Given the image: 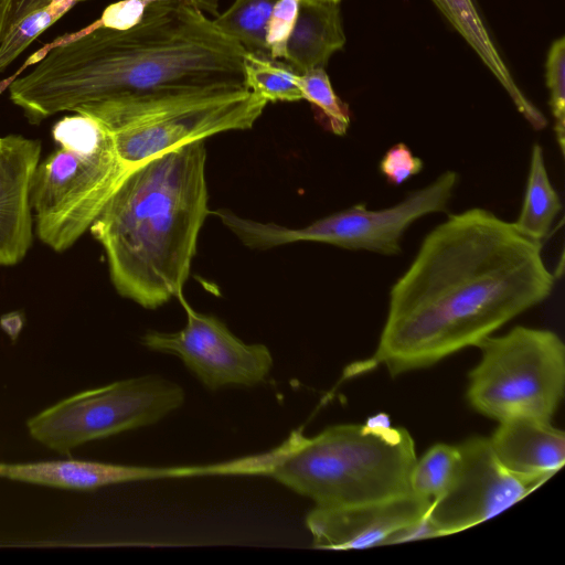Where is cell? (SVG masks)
Here are the masks:
<instances>
[{"label":"cell","mask_w":565,"mask_h":565,"mask_svg":"<svg viewBox=\"0 0 565 565\" xmlns=\"http://www.w3.org/2000/svg\"><path fill=\"white\" fill-rule=\"evenodd\" d=\"M554 282L542 245L513 223L481 207L451 214L425 236L392 286L371 364L398 375L477 347L544 301Z\"/></svg>","instance_id":"obj_1"},{"label":"cell","mask_w":565,"mask_h":565,"mask_svg":"<svg viewBox=\"0 0 565 565\" xmlns=\"http://www.w3.org/2000/svg\"><path fill=\"white\" fill-rule=\"evenodd\" d=\"M246 50L190 0L149 3L127 30L97 23L51 47L9 86L10 100L40 124L61 111L169 93L249 89Z\"/></svg>","instance_id":"obj_2"},{"label":"cell","mask_w":565,"mask_h":565,"mask_svg":"<svg viewBox=\"0 0 565 565\" xmlns=\"http://www.w3.org/2000/svg\"><path fill=\"white\" fill-rule=\"evenodd\" d=\"M204 140L130 168L89 231L116 291L145 309L182 295L210 213Z\"/></svg>","instance_id":"obj_3"},{"label":"cell","mask_w":565,"mask_h":565,"mask_svg":"<svg viewBox=\"0 0 565 565\" xmlns=\"http://www.w3.org/2000/svg\"><path fill=\"white\" fill-rule=\"evenodd\" d=\"M416 459L409 433L376 417L330 426L313 437L294 430L274 448L267 476L317 507H345L411 492Z\"/></svg>","instance_id":"obj_4"},{"label":"cell","mask_w":565,"mask_h":565,"mask_svg":"<svg viewBox=\"0 0 565 565\" xmlns=\"http://www.w3.org/2000/svg\"><path fill=\"white\" fill-rule=\"evenodd\" d=\"M52 136L57 147L34 171L31 205L38 238L63 253L89 231L129 169L93 117H64Z\"/></svg>","instance_id":"obj_5"},{"label":"cell","mask_w":565,"mask_h":565,"mask_svg":"<svg viewBox=\"0 0 565 565\" xmlns=\"http://www.w3.org/2000/svg\"><path fill=\"white\" fill-rule=\"evenodd\" d=\"M267 102L250 89L169 93L89 105L128 169L173 148L220 132L250 129Z\"/></svg>","instance_id":"obj_6"},{"label":"cell","mask_w":565,"mask_h":565,"mask_svg":"<svg viewBox=\"0 0 565 565\" xmlns=\"http://www.w3.org/2000/svg\"><path fill=\"white\" fill-rule=\"evenodd\" d=\"M479 364L469 374L467 398L498 422L532 417L551 422L565 388V347L553 331L518 326L477 345Z\"/></svg>","instance_id":"obj_7"},{"label":"cell","mask_w":565,"mask_h":565,"mask_svg":"<svg viewBox=\"0 0 565 565\" xmlns=\"http://www.w3.org/2000/svg\"><path fill=\"white\" fill-rule=\"evenodd\" d=\"M457 180L455 171H446L394 206L375 211L359 203L301 227L242 217L227 209L216 210L213 214L245 246L254 249L315 242L395 255L401 252V238L413 222L429 213L446 210Z\"/></svg>","instance_id":"obj_8"},{"label":"cell","mask_w":565,"mask_h":565,"mask_svg":"<svg viewBox=\"0 0 565 565\" xmlns=\"http://www.w3.org/2000/svg\"><path fill=\"white\" fill-rule=\"evenodd\" d=\"M183 388L162 376L145 375L85 390L26 420L29 435L58 452L159 422L184 402Z\"/></svg>","instance_id":"obj_9"},{"label":"cell","mask_w":565,"mask_h":565,"mask_svg":"<svg viewBox=\"0 0 565 565\" xmlns=\"http://www.w3.org/2000/svg\"><path fill=\"white\" fill-rule=\"evenodd\" d=\"M186 321L175 332L149 330L141 344L160 353L172 354L210 390L228 385L253 386L263 382L273 367L269 349L262 343H245L220 319L194 310L178 297Z\"/></svg>","instance_id":"obj_10"},{"label":"cell","mask_w":565,"mask_h":565,"mask_svg":"<svg viewBox=\"0 0 565 565\" xmlns=\"http://www.w3.org/2000/svg\"><path fill=\"white\" fill-rule=\"evenodd\" d=\"M457 447L455 475L427 513L440 536L484 522L540 487L508 471L497 459L489 438L472 437Z\"/></svg>","instance_id":"obj_11"},{"label":"cell","mask_w":565,"mask_h":565,"mask_svg":"<svg viewBox=\"0 0 565 565\" xmlns=\"http://www.w3.org/2000/svg\"><path fill=\"white\" fill-rule=\"evenodd\" d=\"M431 502L408 492L354 505H316L306 516V525L317 548L356 550L387 545L399 531L424 519Z\"/></svg>","instance_id":"obj_12"},{"label":"cell","mask_w":565,"mask_h":565,"mask_svg":"<svg viewBox=\"0 0 565 565\" xmlns=\"http://www.w3.org/2000/svg\"><path fill=\"white\" fill-rule=\"evenodd\" d=\"M41 142L20 135L0 146V266H13L28 254L34 235L31 186Z\"/></svg>","instance_id":"obj_13"},{"label":"cell","mask_w":565,"mask_h":565,"mask_svg":"<svg viewBox=\"0 0 565 565\" xmlns=\"http://www.w3.org/2000/svg\"><path fill=\"white\" fill-rule=\"evenodd\" d=\"M204 473V466L141 467L81 459L0 462V478L67 490H94L130 481Z\"/></svg>","instance_id":"obj_14"},{"label":"cell","mask_w":565,"mask_h":565,"mask_svg":"<svg viewBox=\"0 0 565 565\" xmlns=\"http://www.w3.org/2000/svg\"><path fill=\"white\" fill-rule=\"evenodd\" d=\"M499 462L514 476L540 486L565 462V435L548 420L511 417L489 438Z\"/></svg>","instance_id":"obj_15"},{"label":"cell","mask_w":565,"mask_h":565,"mask_svg":"<svg viewBox=\"0 0 565 565\" xmlns=\"http://www.w3.org/2000/svg\"><path fill=\"white\" fill-rule=\"evenodd\" d=\"M344 43L339 3L300 0L297 20L287 40L284 58L300 74L324 68L330 56L342 49Z\"/></svg>","instance_id":"obj_16"},{"label":"cell","mask_w":565,"mask_h":565,"mask_svg":"<svg viewBox=\"0 0 565 565\" xmlns=\"http://www.w3.org/2000/svg\"><path fill=\"white\" fill-rule=\"evenodd\" d=\"M431 1L476 51L530 125L536 130L545 128L547 125L545 116L524 96L514 83L508 67L491 41L472 0Z\"/></svg>","instance_id":"obj_17"},{"label":"cell","mask_w":565,"mask_h":565,"mask_svg":"<svg viewBox=\"0 0 565 565\" xmlns=\"http://www.w3.org/2000/svg\"><path fill=\"white\" fill-rule=\"evenodd\" d=\"M561 210L562 203L551 183L543 149L535 143L531 152L524 201L513 225L524 237L542 245Z\"/></svg>","instance_id":"obj_18"},{"label":"cell","mask_w":565,"mask_h":565,"mask_svg":"<svg viewBox=\"0 0 565 565\" xmlns=\"http://www.w3.org/2000/svg\"><path fill=\"white\" fill-rule=\"evenodd\" d=\"M275 2L276 0H235L213 22L247 52L268 56L266 31Z\"/></svg>","instance_id":"obj_19"},{"label":"cell","mask_w":565,"mask_h":565,"mask_svg":"<svg viewBox=\"0 0 565 565\" xmlns=\"http://www.w3.org/2000/svg\"><path fill=\"white\" fill-rule=\"evenodd\" d=\"M243 65L247 87L267 103L302 99L301 90L294 81L295 72L288 71L267 56L247 51Z\"/></svg>","instance_id":"obj_20"},{"label":"cell","mask_w":565,"mask_h":565,"mask_svg":"<svg viewBox=\"0 0 565 565\" xmlns=\"http://www.w3.org/2000/svg\"><path fill=\"white\" fill-rule=\"evenodd\" d=\"M459 461L457 446L437 444L416 459L409 477L412 493L430 499L441 495L449 486Z\"/></svg>","instance_id":"obj_21"},{"label":"cell","mask_w":565,"mask_h":565,"mask_svg":"<svg viewBox=\"0 0 565 565\" xmlns=\"http://www.w3.org/2000/svg\"><path fill=\"white\" fill-rule=\"evenodd\" d=\"M294 81L301 90L302 99L318 109L326 128L337 136H344L351 121L350 111L334 93L324 68L294 73Z\"/></svg>","instance_id":"obj_22"},{"label":"cell","mask_w":565,"mask_h":565,"mask_svg":"<svg viewBox=\"0 0 565 565\" xmlns=\"http://www.w3.org/2000/svg\"><path fill=\"white\" fill-rule=\"evenodd\" d=\"M79 0H56L50 7L25 18L0 42V72L45 29L52 25Z\"/></svg>","instance_id":"obj_23"},{"label":"cell","mask_w":565,"mask_h":565,"mask_svg":"<svg viewBox=\"0 0 565 565\" xmlns=\"http://www.w3.org/2000/svg\"><path fill=\"white\" fill-rule=\"evenodd\" d=\"M545 79L550 92V107L561 153H565V38L555 40L547 53Z\"/></svg>","instance_id":"obj_24"},{"label":"cell","mask_w":565,"mask_h":565,"mask_svg":"<svg viewBox=\"0 0 565 565\" xmlns=\"http://www.w3.org/2000/svg\"><path fill=\"white\" fill-rule=\"evenodd\" d=\"M300 0H276L266 31V45L271 60L284 58L287 40L297 20Z\"/></svg>","instance_id":"obj_25"},{"label":"cell","mask_w":565,"mask_h":565,"mask_svg":"<svg viewBox=\"0 0 565 565\" xmlns=\"http://www.w3.org/2000/svg\"><path fill=\"white\" fill-rule=\"evenodd\" d=\"M159 0H120L108 6L97 24L114 29L127 30L136 25L143 17L145 10L149 3ZM195 3L201 10H209L214 12L217 0H190Z\"/></svg>","instance_id":"obj_26"},{"label":"cell","mask_w":565,"mask_h":565,"mask_svg":"<svg viewBox=\"0 0 565 565\" xmlns=\"http://www.w3.org/2000/svg\"><path fill=\"white\" fill-rule=\"evenodd\" d=\"M424 162L416 157L407 145L398 142L393 145L380 161V172L393 185H399L413 175L418 174Z\"/></svg>","instance_id":"obj_27"},{"label":"cell","mask_w":565,"mask_h":565,"mask_svg":"<svg viewBox=\"0 0 565 565\" xmlns=\"http://www.w3.org/2000/svg\"><path fill=\"white\" fill-rule=\"evenodd\" d=\"M55 1L56 0H0V42L25 18L50 7Z\"/></svg>","instance_id":"obj_28"},{"label":"cell","mask_w":565,"mask_h":565,"mask_svg":"<svg viewBox=\"0 0 565 565\" xmlns=\"http://www.w3.org/2000/svg\"><path fill=\"white\" fill-rule=\"evenodd\" d=\"M320 1H332L339 3L341 0H320Z\"/></svg>","instance_id":"obj_29"},{"label":"cell","mask_w":565,"mask_h":565,"mask_svg":"<svg viewBox=\"0 0 565 565\" xmlns=\"http://www.w3.org/2000/svg\"><path fill=\"white\" fill-rule=\"evenodd\" d=\"M1 140H2V137H0V146H1Z\"/></svg>","instance_id":"obj_30"}]
</instances>
